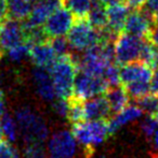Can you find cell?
I'll list each match as a JSON object with an SVG mask.
<instances>
[{
	"instance_id": "obj_1",
	"label": "cell",
	"mask_w": 158,
	"mask_h": 158,
	"mask_svg": "<svg viewBox=\"0 0 158 158\" xmlns=\"http://www.w3.org/2000/svg\"><path fill=\"white\" fill-rule=\"evenodd\" d=\"M54 84L56 97L68 98L73 95L74 83L78 72L75 56L72 53L57 56L56 60L49 69Z\"/></svg>"
},
{
	"instance_id": "obj_2",
	"label": "cell",
	"mask_w": 158,
	"mask_h": 158,
	"mask_svg": "<svg viewBox=\"0 0 158 158\" xmlns=\"http://www.w3.org/2000/svg\"><path fill=\"white\" fill-rule=\"evenodd\" d=\"M67 40L70 48L77 52H84L101 42V31L93 27L87 17L76 19L67 33Z\"/></svg>"
},
{
	"instance_id": "obj_3",
	"label": "cell",
	"mask_w": 158,
	"mask_h": 158,
	"mask_svg": "<svg viewBox=\"0 0 158 158\" xmlns=\"http://www.w3.org/2000/svg\"><path fill=\"white\" fill-rule=\"evenodd\" d=\"M16 123L23 133L24 141H38L43 143L49 135V129L40 116H37L28 108L16 112Z\"/></svg>"
},
{
	"instance_id": "obj_4",
	"label": "cell",
	"mask_w": 158,
	"mask_h": 158,
	"mask_svg": "<svg viewBox=\"0 0 158 158\" xmlns=\"http://www.w3.org/2000/svg\"><path fill=\"white\" fill-rule=\"evenodd\" d=\"M144 38L128 32H120L115 39V63L126 64L140 60Z\"/></svg>"
},
{
	"instance_id": "obj_5",
	"label": "cell",
	"mask_w": 158,
	"mask_h": 158,
	"mask_svg": "<svg viewBox=\"0 0 158 158\" xmlns=\"http://www.w3.org/2000/svg\"><path fill=\"white\" fill-rule=\"evenodd\" d=\"M110 87L102 75H92L78 70L74 83L73 95L82 100L104 94Z\"/></svg>"
},
{
	"instance_id": "obj_6",
	"label": "cell",
	"mask_w": 158,
	"mask_h": 158,
	"mask_svg": "<svg viewBox=\"0 0 158 158\" xmlns=\"http://www.w3.org/2000/svg\"><path fill=\"white\" fill-rule=\"evenodd\" d=\"M74 21L73 13L66 6H62L49 15L42 27L48 38L66 35L72 28Z\"/></svg>"
},
{
	"instance_id": "obj_7",
	"label": "cell",
	"mask_w": 158,
	"mask_h": 158,
	"mask_svg": "<svg viewBox=\"0 0 158 158\" xmlns=\"http://www.w3.org/2000/svg\"><path fill=\"white\" fill-rule=\"evenodd\" d=\"M25 41L22 21L8 17L0 23V50L2 53Z\"/></svg>"
},
{
	"instance_id": "obj_8",
	"label": "cell",
	"mask_w": 158,
	"mask_h": 158,
	"mask_svg": "<svg viewBox=\"0 0 158 158\" xmlns=\"http://www.w3.org/2000/svg\"><path fill=\"white\" fill-rule=\"evenodd\" d=\"M152 15L146 13L143 9H133L130 11L124 24V30L140 38H147L153 27Z\"/></svg>"
},
{
	"instance_id": "obj_9",
	"label": "cell",
	"mask_w": 158,
	"mask_h": 158,
	"mask_svg": "<svg viewBox=\"0 0 158 158\" xmlns=\"http://www.w3.org/2000/svg\"><path fill=\"white\" fill-rule=\"evenodd\" d=\"M119 75L121 85H127L138 81L150 82L153 75V69L143 61L137 60L122 64L119 69Z\"/></svg>"
},
{
	"instance_id": "obj_10",
	"label": "cell",
	"mask_w": 158,
	"mask_h": 158,
	"mask_svg": "<svg viewBox=\"0 0 158 158\" xmlns=\"http://www.w3.org/2000/svg\"><path fill=\"white\" fill-rule=\"evenodd\" d=\"M48 148L52 156L73 158L76 153V140L70 131H60L50 139Z\"/></svg>"
},
{
	"instance_id": "obj_11",
	"label": "cell",
	"mask_w": 158,
	"mask_h": 158,
	"mask_svg": "<svg viewBox=\"0 0 158 158\" xmlns=\"http://www.w3.org/2000/svg\"><path fill=\"white\" fill-rule=\"evenodd\" d=\"M62 6H63V0H44L35 3L30 14L28 15L27 19L22 21V24L26 27L42 26L49 15Z\"/></svg>"
},
{
	"instance_id": "obj_12",
	"label": "cell",
	"mask_w": 158,
	"mask_h": 158,
	"mask_svg": "<svg viewBox=\"0 0 158 158\" xmlns=\"http://www.w3.org/2000/svg\"><path fill=\"white\" fill-rule=\"evenodd\" d=\"M84 117L86 121L92 119H108L112 116V110L106 98L95 96L84 101Z\"/></svg>"
},
{
	"instance_id": "obj_13",
	"label": "cell",
	"mask_w": 158,
	"mask_h": 158,
	"mask_svg": "<svg viewBox=\"0 0 158 158\" xmlns=\"http://www.w3.org/2000/svg\"><path fill=\"white\" fill-rule=\"evenodd\" d=\"M33 77L37 87V92L41 96V98L47 101H53L56 97V94L50 70L36 66V68L33 70Z\"/></svg>"
},
{
	"instance_id": "obj_14",
	"label": "cell",
	"mask_w": 158,
	"mask_h": 158,
	"mask_svg": "<svg viewBox=\"0 0 158 158\" xmlns=\"http://www.w3.org/2000/svg\"><path fill=\"white\" fill-rule=\"evenodd\" d=\"M131 11V8L128 6V3H118L108 6L106 8L107 13V27L115 32L116 35H119L124 30V24H126L127 17Z\"/></svg>"
},
{
	"instance_id": "obj_15",
	"label": "cell",
	"mask_w": 158,
	"mask_h": 158,
	"mask_svg": "<svg viewBox=\"0 0 158 158\" xmlns=\"http://www.w3.org/2000/svg\"><path fill=\"white\" fill-rule=\"evenodd\" d=\"M29 57L35 66L47 69H50L53 63L57 58L56 54L53 51V48H51L49 41L33 44L30 46Z\"/></svg>"
},
{
	"instance_id": "obj_16",
	"label": "cell",
	"mask_w": 158,
	"mask_h": 158,
	"mask_svg": "<svg viewBox=\"0 0 158 158\" xmlns=\"http://www.w3.org/2000/svg\"><path fill=\"white\" fill-rule=\"evenodd\" d=\"M104 97L107 100L113 114H117L121 110H124L129 104V99H130L124 85L110 86L104 92Z\"/></svg>"
},
{
	"instance_id": "obj_17",
	"label": "cell",
	"mask_w": 158,
	"mask_h": 158,
	"mask_svg": "<svg viewBox=\"0 0 158 158\" xmlns=\"http://www.w3.org/2000/svg\"><path fill=\"white\" fill-rule=\"evenodd\" d=\"M143 114V111L138 106H127L124 110L117 113L113 118L108 121V133L113 135L117 130L124 124L133 121L135 118H139Z\"/></svg>"
},
{
	"instance_id": "obj_18",
	"label": "cell",
	"mask_w": 158,
	"mask_h": 158,
	"mask_svg": "<svg viewBox=\"0 0 158 158\" xmlns=\"http://www.w3.org/2000/svg\"><path fill=\"white\" fill-rule=\"evenodd\" d=\"M105 6L101 0H92L90 11L87 16L91 25L99 30L107 27V13Z\"/></svg>"
},
{
	"instance_id": "obj_19",
	"label": "cell",
	"mask_w": 158,
	"mask_h": 158,
	"mask_svg": "<svg viewBox=\"0 0 158 158\" xmlns=\"http://www.w3.org/2000/svg\"><path fill=\"white\" fill-rule=\"evenodd\" d=\"M8 2V17L17 21H24L33 10L32 0H7Z\"/></svg>"
},
{
	"instance_id": "obj_20",
	"label": "cell",
	"mask_w": 158,
	"mask_h": 158,
	"mask_svg": "<svg viewBox=\"0 0 158 158\" xmlns=\"http://www.w3.org/2000/svg\"><path fill=\"white\" fill-rule=\"evenodd\" d=\"M84 100L79 99L76 96L72 95L67 98L68 102V112H67V119L70 124L81 123L86 121L84 117Z\"/></svg>"
},
{
	"instance_id": "obj_21",
	"label": "cell",
	"mask_w": 158,
	"mask_h": 158,
	"mask_svg": "<svg viewBox=\"0 0 158 158\" xmlns=\"http://www.w3.org/2000/svg\"><path fill=\"white\" fill-rule=\"evenodd\" d=\"M92 135L93 144L99 145L110 135L108 133V119H92L87 122Z\"/></svg>"
},
{
	"instance_id": "obj_22",
	"label": "cell",
	"mask_w": 158,
	"mask_h": 158,
	"mask_svg": "<svg viewBox=\"0 0 158 158\" xmlns=\"http://www.w3.org/2000/svg\"><path fill=\"white\" fill-rule=\"evenodd\" d=\"M140 60L150 66L152 69L158 67V48L147 38H144Z\"/></svg>"
},
{
	"instance_id": "obj_23",
	"label": "cell",
	"mask_w": 158,
	"mask_h": 158,
	"mask_svg": "<svg viewBox=\"0 0 158 158\" xmlns=\"http://www.w3.org/2000/svg\"><path fill=\"white\" fill-rule=\"evenodd\" d=\"M92 0H63V6L73 13L76 19H84L88 16Z\"/></svg>"
},
{
	"instance_id": "obj_24",
	"label": "cell",
	"mask_w": 158,
	"mask_h": 158,
	"mask_svg": "<svg viewBox=\"0 0 158 158\" xmlns=\"http://www.w3.org/2000/svg\"><path fill=\"white\" fill-rule=\"evenodd\" d=\"M124 86L126 88V92L128 93L129 97L134 100V101L145 97L146 95H148L151 93L150 82L138 81L130 84H127V85Z\"/></svg>"
},
{
	"instance_id": "obj_25",
	"label": "cell",
	"mask_w": 158,
	"mask_h": 158,
	"mask_svg": "<svg viewBox=\"0 0 158 158\" xmlns=\"http://www.w3.org/2000/svg\"><path fill=\"white\" fill-rule=\"evenodd\" d=\"M0 126H1L4 138L8 141L14 142L16 139V127H15V123L12 117L4 113L3 116L0 118Z\"/></svg>"
},
{
	"instance_id": "obj_26",
	"label": "cell",
	"mask_w": 158,
	"mask_h": 158,
	"mask_svg": "<svg viewBox=\"0 0 158 158\" xmlns=\"http://www.w3.org/2000/svg\"><path fill=\"white\" fill-rule=\"evenodd\" d=\"M30 46H32V44L29 42L25 41L23 43L19 44V45L14 46V48H10L9 51H7V54H8V57L12 61H22L27 56H29Z\"/></svg>"
},
{
	"instance_id": "obj_27",
	"label": "cell",
	"mask_w": 158,
	"mask_h": 158,
	"mask_svg": "<svg viewBox=\"0 0 158 158\" xmlns=\"http://www.w3.org/2000/svg\"><path fill=\"white\" fill-rule=\"evenodd\" d=\"M135 102L138 103V106L142 109V111L148 113L150 115L155 114L158 111V95L148 94Z\"/></svg>"
},
{
	"instance_id": "obj_28",
	"label": "cell",
	"mask_w": 158,
	"mask_h": 158,
	"mask_svg": "<svg viewBox=\"0 0 158 158\" xmlns=\"http://www.w3.org/2000/svg\"><path fill=\"white\" fill-rule=\"evenodd\" d=\"M24 157L25 158H44L43 143L38 141H29L25 142L24 146Z\"/></svg>"
},
{
	"instance_id": "obj_29",
	"label": "cell",
	"mask_w": 158,
	"mask_h": 158,
	"mask_svg": "<svg viewBox=\"0 0 158 158\" xmlns=\"http://www.w3.org/2000/svg\"><path fill=\"white\" fill-rule=\"evenodd\" d=\"M49 43H50L51 48L55 52L56 56H62V55H66L68 53H70V42H68L67 38H65V35L50 38Z\"/></svg>"
},
{
	"instance_id": "obj_30",
	"label": "cell",
	"mask_w": 158,
	"mask_h": 158,
	"mask_svg": "<svg viewBox=\"0 0 158 158\" xmlns=\"http://www.w3.org/2000/svg\"><path fill=\"white\" fill-rule=\"evenodd\" d=\"M102 77L108 84V86H117L121 84L120 83L119 68L114 63L106 66V68L102 73Z\"/></svg>"
},
{
	"instance_id": "obj_31",
	"label": "cell",
	"mask_w": 158,
	"mask_h": 158,
	"mask_svg": "<svg viewBox=\"0 0 158 158\" xmlns=\"http://www.w3.org/2000/svg\"><path fill=\"white\" fill-rule=\"evenodd\" d=\"M157 128H158V122L152 115H150L147 118L144 119V122L142 123V130H143L144 135L147 138L154 137Z\"/></svg>"
},
{
	"instance_id": "obj_32",
	"label": "cell",
	"mask_w": 158,
	"mask_h": 158,
	"mask_svg": "<svg viewBox=\"0 0 158 158\" xmlns=\"http://www.w3.org/2000/svg\"><path fill=\"white\" fill-rule=\"evenodd\" d=\"M53 109L54 111L60 115V116L67 118V112H68V102L67 98H59L55 100L53 103Z\"/></svg>"
},
{
	"instance_id": "obj_33",
	"label": "cell",
	"mask_w": 158,
	"mask_h": 158,
	"mask_svg": "<svg viewBox=\"0 0 158 158\" xmlns=\"http://www.w3.org/2000/svg\"><path fill=\"white\" fill-rule=\"evenodd\" d=\"M13 152L14 148L6 138L0 140V158H13Z\"/></svg>"
},
{
	"instance_id": "obj_34",
	"label": "cell",
	"mask_w": 158,
	"mask_h": 158,
	"mask_svg": "<svg viewBox=\"0 0 158 158\" xmlns=\"http://www.w3.org/2000/svg\"><path fill=\"white\" fill-rule=\"evenodd\" d=\"M141 9H143L150 15H153L158 11V0H146V2Z\"/></svg>"
},
{
	"instance_id": "obj_35",
	"label": "cell",
	"mask_w": 158,
	"mask_h": 158,
	"mask_svg": "<svg viewBox=\"0 0 158 158\" xmlns=\"http://www.w3.org/2000/svg\"><path fill=\"white\" fill-rule=\"evenodd\" d=\"M150 87L152 94L158 95V67H156L153 71L152 79L150 81Z\"/></svg>"
},
{
	"instance_id": "obj_36",
	"label": "cell",
	"mask_w": 158,
	"mask_h": 158,
	"mask_svg": "<svg viewBox=\"0 0 158 158\" xmlns=\"http://www.w3.org/2000/svg\"><path fill=\"white\" fill-rule=\"evenodd\" d=\"M8 19V2L7 0H0V23Z\"/></svg>"
},
{
	"instance_id": "obj_37",
	"label": "cell",
	"mask_w": 158,
	"mask_h": 158,
	"mask_svg": "<svg viewBox=\"0 0 158 158\" xmlns=\"http://www.w3.org/2000/svg\"><path fill=\"white\" fill-rule=\"evenodd\" d=\"M147 39H150L151 41H152L153 43L158 48V25H153Z\"/></svg>"
},
{
	"instance_id": "obj_38",
	"label": "cell",
	"mask_w": 158,
	"mask_h": 158,
	"mask_svg": "<svg viewBox=\"0 0 158 158\" xmlns=\"http://www.w3.org/2000/svg\"><path fill=\"white\" fill-rule=\"evenodd\" d=\"M106 6H113V4H118V3H124L127 2V0H101Z\"/></svg>"
},
{
	"instance_id": "obj_39",
	"label": "cell",
	"mask_w": 158,
	"mask_h": 158,
	"mask_svg": "<svg viewBox=\"0 0 158 158\" xmlns=\"http://www.w3.org/2000/svg\"><path fill=\"white\" fill-rule=\"evenodd\" d=\"M4 113H6L4 112V102L3 100H0V118L3 116Z\"/></svg>"
},
{
	"instance_id": "obj_40",
	"label": "cell",
	"mask_w": 158,
	"mask_h": 158,
	"mask_svg": "<svg viewBox=\"0 0 158 158\" xmlns=\"http://www.w3.org/2000/svg\"><path fill=\"white\" fill-rule=\"evenodd\" d=\"M152 19H153V23L154 25H158V11L155 12L154 14L152 15Z\"/></svg>"
},
{
	"instance_id": "obj_41",
	"label": "cell",
	"mask_w": 158,
	"mask_h": 158,
	"mask_svg": "<svg viewBox=\"0 0 158 158\" xmlns=\"http://www.w3.org/2000/svg\"><path fill=\"white\" fill-rule=\"evenodd\" d=\"M154 143H155V146H156L157 150H158V128L154 135Z\"/></svg>"
},
{
	"instance_id": "obj_42",
	"label": "cell",
	"mask_w": 158,
	"mask_h": 158,
	"mask_svg": "<svg viewBox=\"0 0 158 158\" xmlns=\"http://www.w3.org/2000/svg\"><path fill=\"white\" fill-rule=\"evenodd\" d=\"M1 139H4V135H3V132H2L1 126H0V140H1Z\"/></svg>"
},
{
	"instance_id": "obj_43",
	"label": "cell",
	"mask_w": 158,
	"mask_h": 158,
	"mask_svg": "<svg viewBox=\"0 0 158 158\" xmlns=\"http://www.w3.org/2000/svg\"><path fill=\"white\" fill-rule=\"evenodd\" d=\"M152 116H154V117H155V119H156V121L158 122V111H157L156 113H155V114H153Z\"/></svg>"
},
{
	"instance_id": "obj_44",
	"label": "cell",
	"mask_w": 158,
	"mask_h": 158,
	"mask_svg": "<svg viewBox=\"0 0 158 158\" xmlns=\"http://www.w3.org/2000/svg\"><path fill=\"white\" fill-rule=\"evenodd\" d=\"M33 1V3H38V2H41V1H44V0H32Z\"/></svg>"
},
{
	"instance_id": "obj_45",
	"label": "cell",
	"mask_w": 158,
	"mask_h": 158,
	"mask_svg": "<svg viewBox=\"0 0 158 158\" xmlns=\"http://www.w3.org/2000/svg\"><path fill=\"white\" fill-rule=\"evenodd\" d=\"M50 158H67V157H63V156H52V155H50Z\"/></svg>"
},
{
	"instance_id": "obj_46",
	"label": "cell",
	"mask_w": 158,
	"mask_h": 158,
	"mask_svg": "<svg viewBox=\"0 0 158 158\" xmlns=\"http://www.w3.org/2000/svg\"><path fill=\"white\" fill-rule=\"evenodd\" d=\"M0 100H3V93L1 92V89H0Z\"/></svg>"
}]
</instances>
